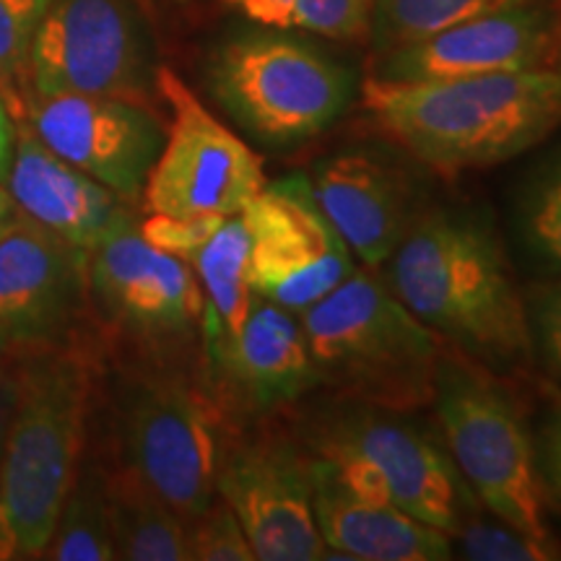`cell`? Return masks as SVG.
Wrapping results in <instances>:
<instances>
[{"mask_svg": "<svg viewBox=\"0 0 561 561\" xmlns=\"http://www.w3.org/2000/svg\"><path fill=\"white\" fill-rule=\"evenodd\" d=\"M385 265L392 294L445 346L500 377L533 362L525 291L494 224L479 210L419 214Z\"/></svg>", "mask_w": 561, "mask_h": 561, "instance_id": "obj_1", "label": "cell"}, {"mask_svg": "<svg viewBox=\"0 0 561 561\" xmlns=\"http://www.w3.org/2000/svg\"><path fill=\"white\" fill-rule=\"evenodd\" d=\"M359 94L371 123L439 174L491 170L561 125V76L551 68L434 81L367 76Z\"/></svg>", "mask_w": 561, "mask_h": 561, "instance_id": "obj_2", "label": "cell"}, {"mask_svg": "<svg viewBox=\"0 0 561 561\" xmlns=\"http://www.w3.org/2000/svg\"><path fill=\"white\" fill-rule=\"evenodd\" d=\"M16 398L0 462V561L45 557L83 458L91 364L81 343L11 354Z\"/></svg>", "mask_w": 561, "mask_h": 561, "instance_id": "obj_3", "label": "cell"}, {"mask_svg": "<svg viewBox=\"0 0 561 561\" xmlns=\"http://www.w3.org/2000/svg\"><path fill=\"white\" fill-rule=\"evenodd\" d=\"M299 322L320 385L339 398L398 413L432 405L445 343L369 268L301 310Z\"/></svg>", "mask_w": 561, "mask_h": 561, "instance_id": "obj_4", "label": "cell"}, {"mask_svg": "<svg viewBox=\"0 0 561 561\" xmlns=\"http://www.w3.org/2000/svg\"><path fill=\"white\" fill-rule=\"evenodd\" d=\"M206 87L231 121L271 149L322 136L356 94L351 68L318 42L257 24L216 42Z\"/></svg>", "mask_w": 561, "mask_h": 561, "instance_id": "obj_5", "label": "cell"}, {"mask_svg": "<svg viewBox=\"0 0 561 561\" xmlns=\"http://www.w3.org/2000/svg\"><path fill=\"white\" fill-rule=\"evenodd\" d=\"M432 405L455 468L483 510L536 541L557 543L546 525L536 442L500 375L445 346Z\"/></svg>", "mask_w": 561, "mask_h": 561, "instance_id": "obj_6", "label": "cell"}, {"mask_svg": "<svg viewBox=\"0 0 561 561\" xmlns=\"http://www.w3.org/2000/svg\"><path fill=\"white\" fill-rule=\"evenodd\" d=\"M301 445L356 494L392 504L450 536L473 510L450 455L398 411L341 398L307 419Z\"/></svg>", "mask_w": 561, "mask_h": 561, "instance_id": "obj_7", "label": "cell"}, {"mask_svg": "<svg viewBox=\"0 0 561 561\" xmlns=\"http://www.w3.org/2000/svg\"><path fill=\"white\" fill-rule=\"evenodd\" d=\"M219 409L174 367L149 364L125 377L117 396V437L125 466L185 523L216 500Z\"/></svg>", "mask_w": 561, "mask_h": 561, "instance_id": "obj_8", "label": "cell"}, {"mask_svg": "<svg viewBox=\"0 0 561 561\" xmlns=\"http://www.w3.org/2000/svg\"><path fill=\"white\" fill-rule=\"evenodd\" d=\"M89 312L149 364L174 367L201 341L203 291L191 263L151 244L130 216L89 252Z\"/></svg>", "mask_w": 561, "mask_h": 561, "instance_id": "obj_9", "label": "cell"}, {"mask_svg": "<svg viewBox=\"0 0 561 561\" xmlns=\"http://www.w3.org/2000/svg\"><path fill=\"white\" fill-rule=\"evenodd\" d=\"M157 73L136 0H50L26 55V100L100 94L149 102Z\"/></svg>", "mask_w": 561, "mask_h": 561, "instance_id": "obj_10", "label": "cell"}, {"mask_svg": "<svg viewBox=\"0 0 561 561\" xmlns=\"http://www.w3.org/2000/svg\"><path fill=\"white\" fill-rule=\"evenodd\" d=\"M157 94L172 121L140 195L144 214L185 221L242 214L268 182L261 157L174 70L159 68Z\"/></svg>", "mask_w": 561, "mask_h": 561, "instance_id": "obj_11", "label": "cell"}, {"mask_svg": "<svg viewBox=\"0 0 561 561\" xmlns=\"http://www.w3.org/2000/svg\"><path fill=\"white\" fill-rule=\"evenodd\" d=\"M250 234V284L291 312L328 297L356 271V257L314 198L307 174L265 182L242 210Z\"/></svg>", "mask_w": 561, "mask_h": 561, "instance_id": "obj_12", "label": "cell"}, {"mask_svg": "<svg viewBox=\"0 0 561 561\" xmlns=\"http://www.w3.org/2000/svg\"><path fill=\"white\" fill-rule=\"evenodd\" d=\"M216 491L234 510L255 561H318L310 453L276 430L221 439Z\"/></svg>", "mask_w": 561, "mask_h": 561, "instance_id": "obj_13", "label": "cell"}, {"mask_svg": "<svg viewBox=\"0 0 561 561\" xmlns=\"http://www.w3.org/2000/svg\"><path fill=\"white\" fill-rule=\"evenodd\" d=\"M89 252L19 216L0 234V339L9 354L79 343Z\"/></svg>", "mask_w": 561, "mask_h": 561, "instance_id": "obj_14", "label": "cell"}, {"mask_svg": "<svg viewBox=\"0 0 561 561\" xmlns=\"http://www.w3.org/2000/svg\"><path fill=\"white\" fill-rule=\"evenodd\" d=\"M24 121L47 149L130 206L140 203L167 136L149 104L123 96H30Z\"/></svg>", "mask_w": 561, "mask_h": 561, "instance_id": "obj_15", "label": "cell"}, {"mask_svg": "<svg viewBox=\"0 0 561 561\" xmlns=\"http://www.w3.org/2000/svg\"><path fill=\"white\" fill-rule=\"evenodd\" d=\"M561 26L549 0L512 5L460 21L432 37L377 53L371 73L385 81H434L546 68L559 50Z\"/></svg>", "mask_w": 561, "mask_h": 561, "instance_id": "obj_16", "label": "cell"}, {"mask_svg": "<svg viewBox=\"0 0 561 561\" xmlns=\"http://www.w3.org/2000/svg\"><path fill=\"white\" fill-rule=\"evenodd\" d=\"M312 191L362 268L377 271L419 219V187L390 153L351 146L312 170Z\"/></svg>", "mask_w": 561, "mask_h": 561, "instance_id": "obj_17", "label": "cell"}, {"mask_svg": "<svg viewBox=\"0 0 561 561\" xmlns=\"http://www.w3.org/2000/svg\"><path fill=\"white\" fill-rule=\"evenodd\" d=\"M320 388L299 314L255 297L240 335L206 369V390L216 409L244 419H265Z\"/></svg>", "mask_w": 561, "mask_h": 561, "instance_id": "obj_18", "label": "cell"}, {"mask_svg": "<svg viewBox=\"0 0 561 561\" xmlns=\"http://www.w3.org/2000/svg\"><path fill=\"white\" fill-rule=\"evenodd\" d=\"M3 185L19 216L83 252L94 250L112 229L136 216L130 203L47 149L26 121H19L16 149Z\"/></svg>", "mask_w": 561, "mask_h": 561, "instance_id": "obj_19", "label": "cell"}, {"mask_svg": "<svg viewBox=\"0 0 561 561\" xmlns=\"http://www.w3.org/2000/svg\"><path fill=\"white\" fill-rule=\"evenodd\" d=\"M310 471L314 523L325 543L322 559L447 561L455 557L450 533L392 504L356 494L314 455H310Z\"/></svg>", "mask_w": 561, "mask_h": 561, "instance_id": "obj_20", "label": "cell"}, {"mask_svg": "<svg viewBox=\"0 0 561 561\" xmlns=\"http://www.w3.org/2000/svg\"><path fill=\"white\" fill-rule=\"evenodd\" d=\"M203 291V369L214 367L242 331L255 301L250 284V234L242 214L229 216L187 257Z\"/></svg>", "mask_w": 561, "mask_h": 561, "instance_id": "obj_21", "label": "cell"}, {"mask_svg": "<svg viewBox=\"0 0 561 561\" xmlns=\"http://www.w3.org/2000/svg\"><path fill=\"white\" fill-rule=\"evenodd\" d=\"M115 557L125 561H191L187 523L130 466L104 468Z\"/></svg>", "mask_w": 561, "mask_h": 561, "instance_id": "obj_22", "label": "cell"}, {"mask_svg": "<svg viewBox=\"0 0 561 561\" xmlns=\"http://www.w3.org/2000/svg\"><path fill=\"white\" fill-rule=\"evenodd\" d=\"M512 234L530 268L561 276V146L536 161L515 191Z\"/></svg>", "mask_w": 561, "mask_h": 561, "instance_id": "obj_23", "label": "cell"}, {"mask_svg": "<svg viewBox=\"0 0 561 561\" xmlns=\"http://www.w3.org/2000/svg\"><path fill=\"white\" fill-rule=\"evenodd\" d=\"M50 561H112L115 543L110 530L104 468L81 458L55 520L45 557Z\"/></svg>", "mask_w": 561, "mask_h": 561, "instance_id": "obj_24", "label": "cell"}, {"mask_svg": "<svg viewBox=\"0 0 561 561\" xmlns=\"http://www.w3.org/2000/svg\"><path fill=\"white\" fill-rule=\"evenodd\" d=\"M250 24L333 42L369 37L371 0H219Z\"/></svg>", "mask_w": 561, "mask_h": 561, "instance_id": "obj_25", "label": "cell"}, {"mask_svg": "<svg viewBox=\"0 0 561 561\" xmlns=\"http://www.w3.org/2000/svg\"><path fill=\"white\" fill-rule=\"evenodd\" d=\"M523 3H536V0H371V50L375 55L396 50L460 21Z\"/></svg>", "mask_w": 561, "mask_h": 561, "instance_id": "obj_26", "label": "cell"}, {"mask_svg": "<svg viewBox=\"0 0 561 561\" xmlns=\"http://www.w3.org/2000/svg\"><path fill=\"white\" fill-rule=\"evenodd\" d=\"M50 0H0V94L16 121L26 107V55Z\"/></svg>", "mask_w": 561, "mask_h": 561, "instance_id": "obj_27", "label": "cell"}, {"mask_svg": "<svg viewBox=\"0 0 561 561\" xmlns=\"http://www.w3.org/2000/svg\"><path fill=\"white\" fill-rule=\"evenodd\" d=\"M458 543L453 549L458 557L468 561H549L561 559L557 543H543L530 538L528 533L517 530L515 525L500 520V517H481L471 510L460 528L453 533Z\"/></svg>", "mask_w": 561, "mask_h": 561, "instance_id": "obj_28", "label": "cell"}, {"mask_svg": "<svg viewBox=\"0 0 561 561\" xmlns=\"http://www.w3.org/2000/svg\"><path fill=\"white\" fill-rule=\"evenodd\" d=\"M191 561H255V551L244 536L234 510L216 494V500L187 523Z\"/></svg>", "mask_w": 561, "mask_h": 561, "instance_id": "obj_29", "label": "cell"}, {"mask_svg": "<svg viewBox=\"0 0 561 561\" xmlns=\"http://www.w3.org/2000/svg\"><path fill=\"white\" fill-rule=\"evenodd\" d=\"M533 351L553 375H561V276L525 291Z\"/></svg>", "mask_w": 561, "mask_h": 561, "instance_id": "obj_30", "label": "cell"}, {"mask_svg": "<svg viewBox=\"0 0 561 561\" xmlns=\"http://www.w3.org/2000/svg\"><path fill=\"white\" fill-rule=\"evenodd\" d=\"M224 219H195V221H185V219H167V216H146L140 221V231L151 244H157L159 250L172 252V255L187 257L193 255L195 250L201 248L203 242L208 240L210 231L219 227Z\"/></svg>", "mask_w": 561, "mask_h": 561, "instance_id": "obj_31", "label": "cell"}, {"mask_svg": "<svg viewBox=\"0 0 561 561\" xmlns=\"http://www.w3.org/2000/svg\"><path fill=\"white\" fill-rule=\"evenodd\" d=\"M536 462L546 500L561 507V405H557V411L551 413L538 434Z\"/></svg>", "mask_w": 561, "mask_h": 561, "instance_id": "obj_32", "label": "cell"}, {"mask_svg": "<svg viewBox=\"0 0 561 561\" xmlns=\"http://www.w3.org/2000/svg\"><path fill=\"white\" fill-rule=\"evenodd\" d=\"M13 398H16V367H13V356L5 354L3 367H0V462H3L5 432H9Z\"/></svg>", "mask_w": 561, "mask_h": 561, "instance_id": "obj_33", "label": "cell"}, {"mask_svg": "<svg viewBox=\"0 0 561 561\" xmlns=\"http://www.w3.org/2000/svg\"><path fill=\"white\" fill-rule=\"evenodd\" d=\"M16 133H19L16 115L11 112L5 96L0 94V182L5 180V174L11 170L13 149H16Z\"/></svg>", "mask_w": 561, "mask_h": 561, "instance_id": "obj_34", "label": "cell"}, {"mask_svg": "<svg viewBox=\"0 0 561 561\" xmlns=\"http://www.w3.org/2000/svg\"><path fill=\"white\" fill-rule=\"evenodd\" d=\"M16 219H19L16 203H13L9 187H5L3 182H0V234H3V231L9 229Z\"/></svg>", "mask_w": 561, "mask_h": 561, "instance_id": "obj_35", "label": "cell"}, {"mask_svg": "<svg viewBox=\"0 0 561 561\" xmlns=\"http://www.w3.org/2000/svg\"><path fill=\"white\" fill-rule=\"evenodd\" d=\"M5 354H9V351H5V343H3V339H0V367H3Z\"/></svg>", "mask_w": 561, "mask_h": 561, "instance_id": "obj_36", "label": "cell"}, {"mask_svg": "<svg viewBox=\"0 0 561 561\" xmlns=\"http://www.w3.org/2000/svg\"><path fill=\"white\" fill-rule=\"evenodd\" d=\"M559 58H561V37H559ZM559 76H561V70H559Z\"/></svg>", "mask_w": 561, "mask_h": 561, "instance_id": "obj_37", "label": "cell"}]
</instances>
